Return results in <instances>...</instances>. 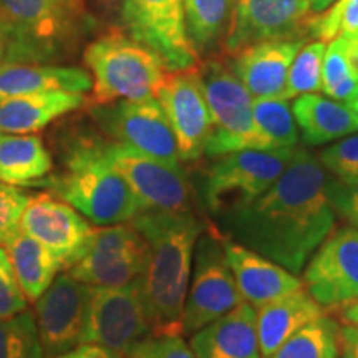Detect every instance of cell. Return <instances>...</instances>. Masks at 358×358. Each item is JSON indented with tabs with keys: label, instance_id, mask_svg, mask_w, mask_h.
<instances>
[{
	"label": "cell",
	"instance_id": "6da1fadb",
	"mask_svg": "<svg viewBox=\"0 0 358 358\" xmlns=\"http://www.w3.org/2000/svg\"><path fill=\"white\" fill-rule=\"evenodd\" d=\"M329 171L303 148L261 198L229 216L239 244L295 275L329 237L335 224Z\"/></svg>",
	"mask_w": 358,
	"mask_h": 358
},
{
	"label": "cell",
	"instance_id": "7a4b0ae2",
	"mask_svg": "<svg viewBox=\"0 0 358 358\" xmlns=\"http://www.w3.org/2000/svg\"><path fill=\"white\" fill-rule=\"evenodd\" d=\"M133 226L148 249L140 290L153 337L185 334L182 312L203 226L191 213L158 211L141 213Z\"/></svg>",
	"mask_w": 358,
	"mask_h": 358
},
{
	"label": "cell",
	"instance_id": "3957f363",
	"mask_svg": "<svg viewBox=\"0 0 358 358\" xmlns=\"http://www.w3.org/2000/svg\"><path fill=\"white\" fill-rule=\"evenodd\" d=\"M40 186L96 226L129 222L143 213L131 187L103 156L101 141L75 145L65 159V171L48 174Z\"/></svg>",
	"mask_w": 358,
	"mask_h": 358
},
{
	"label": "cell",
	"instance_id": "277c9868",
	"mask_svg": "<svg viewBox=\"0 0 358 358\" xmlns=\"http://www.w3.org/2000/svg\"><path fill=\"white\" fill-rule=\"evenodd\" d=\"M85 64L92 71L95 105L156 96L169 75L155 52L122 34L103 35L90 43Z\"/></svg>",
	"mask_w": 358,
	"mask_h": 358
},
{
	"label": "cell",
	"instance_id": "5b68a950",
	"mask_svg": "<svg viewBox=\"0 0 358 358\" xmlns=\"http://www.w3.org/2000/svg\"><path fill=\"white\" fill-rule=\"evenodd\" d=\"M292 150H241L216 156L204 181V199L216 214H234L254 203L282 176Z\"/></svg>",
	"mask_w": 358,
	"mask_h": 358
},
{
	"label": "cell",
	"instance_id": "8992f818",
	"mask_svg": "<svg viewBox=\"0 0 358 358\" xmlns=\"http://www.w3.org/2000/svg\"><path fill=\"white\" fill-rule=\"evenodd\" d=\"M151 337L140 280L123 287L92 289L82 343H95L131 358Z\"/></svg>",
	"mask_w": 358,
	"mask_h": 358
},
{
	"label": "cell",
	"instance_id": "52a82bcc",
	"mask_svg": "<svg viewBox=\"0 0 358 358\" xmlns=\"http://www.w3.org/2000/svg\"><path fill=\"white\" fill-rule=\"evenodd\" d=\"M73 6L75 0H0V29L8 45L6 64L52 57L65 37Z\"/></svg>",
	"mask_w": 358,
	"mask_h": 358
},
{
	"label": "cell",
	"instance_id": "ba28073f",
	"mask_svg": "<svg viewBox=\"0 0 358 358\" xmlns=\"http://www.w3.org/2000/svg\"><path fill=\"white\" fill-rule=\"evenodd\" d=\"M146 254L145 239L133 224L93 227L83 256L66 272L92 287H123L141 279Z\"/></svg>",
	"mask_w": 358,
	"mask_h": 358
},
{
	"label": "cell",
	"instance_id": "9c48e42d",
	"mask_svg": "<svg viewBox=\"0 0 358 358\" xmlns=\"http://www.w3.org/2000/svg\"><path fill=\"white\" fill-rule=\"evenodd\" d=\"M122 19L131 38L155 52L169 73L198 66L182 0H122Z\"/></svg>",
	"mask_w": 358,
	"mask_h": 358
},
{
	"label": "cell",
	"instance_id": "30bf717a",
	"mask_svg": "<svg viewBox=\"0 0 358 358\" xmlns=\"http://www.w3.org/2000/svg\"><path fill=\"white\" fill-rule=\"evenodd\" d=\"M199 75L213 118V133L206 155L216 158L245 150L252 131L254 98L229 65L211 60L203 65Z\"/></svg>",
	"mask_w": 358,
	"mask_h": 358
},
{
	"label": "cell",
	"instance_id": "8fae6325",
	"mask_svg": "<svg viewBox=\"0 0 358 358\" xmlns=\"http://www.w3.org/2000/svg\"><path fill=\"white\" fill-rule=\"evenodd\" d=\"M191 285L187 289L182 327L194 334L244 302L232 275L222 243L216 237L198 239L192 261Z\"/></svg>",
	"mask_w": 358,
	"mask_h": 358
},
{
	"label": "cell",
	"instance_id": "7c38bea8",
	"mask_svg": "<svg viewBox=\"0 0 358 358\" xmlns=\"http://www.w3.org/2000/svg\"><path fill=\"white\" fill-rule=\"evenodd\" d=\"M315 15L308 0H234L224 47L234 55L271 40H308Z\"/></svg>",
	"mask_w": 358,
	"mask_h": 358
},
{
	"label": "cell",
	"instance_id": "4fadbf2b",
	"mask_svg": "<svg viewBox=\"0 0 358 358\" xmlns=\"http://www.w3.org/2000/svg\"><path fill=\"white\" fill-rule=\"evenodd\" d=\"M93 115L115 143L179 166L176 136L156 96L98 105Z\"/></svg>",
	"mask_w": 358,
	"mask_h": 358
},
{
	"label": "cell",
	"instance_id": "5bb4252c",
	"mask_svg": "<svg viewBox=\"0 0 358 358\" xmlns=\"http://www.w3.org/2000/svg\"><path fill=\"white\" fill-rule=\"evenodd\" d=\"M101 151L131 187L143 213H189V189L181 166L163 163L115 141H101Z\"/></svg>",
	"mask_w": 358,
	"mask_h": 358
},
{
	"label": "cell",
	"instance_id": "9a60e30c",
	"mask_svg": "<svg viewBox=\"0 0 358 358\" xmlns=\"http://www.w3.org/2000/svg\"><path fill=\"white\" fill-rule=\"evenodd\" d=\"M303 287L322 307H347L358 301V229L342 227L308 259Z\"/></svg>",
	"mask_w": 358,
	"mask_h": 358
},
{
	"label": "cell",
	"instance_id": "2e32d148",
	"mask_svg": "<svg viewBox=\"0 0 358 358\" xmlns=\"http://www.w3.org/2000/svg\"><path fill=\"white\" fill-rule=\"evenodd\" d=\"M156 98L171 123L179 158L182 161L201 158L211 138L213 118L198 66L169 73Z\"/></svg>",
	"mask_w": 358,
	"mask_h": 358
},
{
	"label": "cell",
	"instance_id": "e0dca14e",
	"mask_svg": "<svg viewBox=\"0 0 358 358\" xmlns=\"http://www.w3.org/2000/svg\"><path fill=\"white\" fill-rule=\"evenodd\" d=\"M92 289V285L65 272L57 275L50 287L35 302L38 335L43 352L50 358L82 345Z\"/></svg>",
	"mask_w": 358,
	"mask_h": 358
},
{
	"label": "cell",
	"instance_id": "ac0fdd59",
	"mask_svg": "<svg viewBox=\"0 0 358 358\" xmlns=\"http://www.w3.org/2000/svg\"><path fill=\"white\" fill-rule=\"evenodd\" d=\"M20 229L50 250L62 271H69L78 262L93 232L87 217L53 194H38L29 199Z\"/></svg>",
	"mask_w": 358,
	"mask_h": 358
},
{
	"label": "cell",
	"instance_id": "d6986e66",
	"mask_svg": "<svg viewBox=\"0 0 358 358\" xmlns=\"http://www.w3.org/2000/svg\"><path fill=\"white\" fill-rule=\"evenodd\" d=\"M307 38L271 40L234 53L229 65L254 100L280 98L295 55Z\"/></svg>",
	"mask_w": 358,
	"mask_h": 358
},
{
	"label": "cell",
	"instance_id": "ffe728a7",
	"mask_svg": "<svg viewBox=\"0 0 358 358\" xmlns=\"http://www.w3.org/2000/svg\"><path fill=\"white\" fill-rule=\"evenodd\" d=\"M224 254L244 302L254 308L303 287L299 275L239 243L222 241Z\"/></svg>",
	"mask_w": 358,
	"mask_h": 358
},
{
	"label": "cell",
	"instance_id": "44dd1931",
	"mask_svg": "<svg viewBox=\"0 0 358 358\" xmlns=\"http://www.w3.org/2000/svg\"><path fill=\"white\" fill-rule=\"evenodd\" d=\"M189 347L196 358H262L256 308L243 302L194 332Z\"/></svg>",
	"mask_w": 358,
	"mask_h": 358
},
{
	"label": "cell",
	"instance_id": "7402d4cb",
	"mask_svg": "<svg viewBox=\"0 0 358 358\" xmlns=\"http://www.w3.org/2000/svg\"><path fill=\"white\" fill-rule=\"evenodd\" d=\"M324 315H327V308L322 307L306 287L257 307L256 327L262 357L274 353L299 330Z\"/></svg>",
	"mask_w": 358,
	"mask_h": 358
},
{
	"label": "cell",
	"instance_id": "603a6c76",
	"mask_svg": "<svg viewBox=\"0 0 358 358\" xmlns=\"http://www.w3.org/2000/svg\"><path fill=\"white\" fill-rule=\"evenodd\" d=\"M292 111L306 145H325L358 131V98L334 100L312 93L295 98Z\"/></svg>",
	"mask_w": 358,
	"mask_h": 358
},
{
	"label": "cell",
	"instance_id": "cb8c5ba5",
	"mask_svg": "<svg viewBox=\"0 0 358 358\" xmlns=\"http://www.w3.org/2000/svg\"><path fill=\"white\" fill-rule=\"evenodd\" d=\"M92 75L77 66L40 64H0V101L35 93H85L92 90Z\"/></svg>",
	"mask_w": 358,
	"mask_h": 358
},
{
	"label": "cell",
	"instance_id": "d4e9b609",
	"mask_svg": "<svg viewBox=\"0 0 358 358\" xmlns=\"http://www.w3.org/2000/svg\"><path fill=\"white\" fill-rule=\"evenodd\" d=\"M80 93H35L0 101V131L6 134H34L70 111L82 108Z\"/></svg>",
	"mask_w": 358,
	"mask_h": 358
},
{
	"label": "cell",
	"instance_id": "484cf974",
	"mask_svg": "<svg viewBox=\"0 0 358 358\" xmlns=\"http://www.w3.org/2000/svg\"><path fill=\"white\" fill-rule=\"evenodd\" d=\"M52 171V156L37 134H0V181L38 186Z\"/></svg>",
	"mask_w": 358,
	"mask_h": 358
},
{
	"label": "cell",
	"instance_id": "4316f807",
	"mask_svg": "<svg viewBox=\"0 0 358 358\" xmlns=\"http://www.w3.org/2000/svg\"><path fill=\"white\" fill-rule=\"evenodd\" d=\"M3 248L25 297L37 302L57 279L58 272H62L57 257L22 229Z\"/></svg>",
	"mask_w": 358,
	"mask_h": 358
},
{
	"label": "cell",
	"instance_id": "83f0119b",
	"mask_svg": "<svg viewBox=\"0 0 358 358\" xmlns=\"http://www.w3.org/2000/svg\"><path fill=\"white\" fill-rule=\"evenodd\" d=\"M299 127L292 106L282 98L254 100L252 131L245 150H292L299 143Z\"/></svg>",
	"mask_w": 358,
	"mask_h": 358
},
{
	"label": "cell",
	"instance_id": "f1b7e54d",
	"mask_svg": "<svg viewBox=\"0 0 358 358\" xmlns=\"http://www.w3.org/2000/svg\"><path fill=\"white\" fill-rule=\"evenodd\" d=\"M232 3L234 0H182L187 37L198 57L224 38Z\"/></svg>",
	"mask_w": 358,
	"mask_h": 358
},
{
	"label": "cell",
	"instance_id": "f546056e",
	"mask_svg": "<svg viewBox=\"0 0 358 358\" xmlns=\"http://www.w3.org/2000/svg\"><path fill=\"white\" fill-rule=\"evenodd\" d=\"M338 329L329 315L320 317L266 358H338Z\"/></svg>",
	"mask_w": 358,
	"mask_h": 358
},
{
	"label": "cell",
	"instance_id": "4dcf8cb0",
	"mask_svg": "<svg viewBox=\"0 0 358 358\" xmlns=\"http://www.w3.org/2000/svg\"><path fill=\"white\" fill-rule=\"evenodd\" d=\"M322 92L334 100H357L358 73L353 69L343 37L327 42L322 70Z\"/></svg>",
	"mask_w": 358,
	"mask_h": 358
},
{
	"label": "cell",
	"instance_id": "1f68e13d",
	"mask_svg": "<svg viewBox=\"0 0 358 358\" xmlns=\"http://www.w3.org/2000/svg\"><path fill=\"white\" fill-rule=\"evenodd\" d=\"M327 42L313 40L306 43L295 55L290 65L287 83L282 93V100H295L302 95L322 92V70H324V55Z\"/></svg>",
	"mask_w": 358,
	"mask_h": 358
},
{
	"label": "cell",
	"instance_id": "d6a6232c",
	"mask_svg": "<svg viewBox=\"0 0 358 358\" xmlns=\"http://www.w3.org/2000/svg\"><path fill=\"white\" fill-rule=\"evenodd\" d=\"M0 358H43L42 340L32 312L0 319Z\"/></svg>",
	"mask_w": 358,
	"mask_h": 358
},
{
	"label": "cell",
	"instance_id": "836d02e7",
	"mask_svg": "<svg viewBox=\"0 0 358 358\" xmlns=\"http://www.w3.org/2000/svg\"><path fill=\"white\" fill-rule=\"evenodd\" d=\"M355 35H358V0H335L325 12L315 15L308 30V37L322 42Z\"/></svg>",
	"mask_w": 358,
	"mask_h": 358
},
{
	"label": "cell",
	"instance_id": "e575fe53",
	"mask_svg": "<svg viewBox=\"0 0 358 358\" xmlns=\"http://www.w3.org/2000/svg\"><path fill=\"white\" fill-rule=\"evenodd\" d=\"M320 163L340 182L358 181V133L342 138L335 145L325 148L320 155Z\"/></svg>",
	"mask_w": 358,
	"mask_h": 358
},
{
	"label": "cell",
	"instance_id": "d590c367",
	"mask_svg": "<svg viewBox=\"0 0 358 358\" xmlns=\"http://www.w3.org/2000/svg\"><path fill=\"white\" fill-rule=\"evenodd\" d=\"M29 199L19 187L0 181V248L20 231L22 214Z\"/></svg>",
	"mask_w": 358,
	"mask_h": 358
},
{
	"label": "cell",
	"instance_id": "8d00e7d4",
	"mask_svg": "<svg viewBox=\"0 0 358 358\" xmlns=\"http://www.w3.org/2000/svg\"><path fill=\"white\" fill-rule=\"evenodd\" d=\"M27 310V297L22 290L6 248H0V319Z\"/></svg>",
	"mask_w": 358,
	"mask_h": 358
},
{
	"label": "cell",
	"instance_id": "74e56055",
	"mask_svg": "<svg viewBox=\"0 0 358 358\" xmlns=\"http://www.w3.org/2000/svg\"><path fill=\"white\" fill-rule=\"evenodd\" d=\"M131 358H196L181 335L148 338Z\"/></svg>",
	"mask_w": 358,
	"mask_h": 358
},
{
	"label": "cell",
	"instance_id": "f35d334b",
	"mask_svg": "<svg viewBox=\"0 0 358 358\" xmlns=\"http://www.w3.org/2000/svg\"><path fill=\"white\" fill-rule=\"evenodd\" d=\"M330 199L335 213H338L352 227L358 229V181L347 185L337 179H330Z\"/></svg>",
	"mask_w": 358,
	"mask_h": 358
},
{
	"label": "cell",
	"instance_id": "ab89813d",
	"mask_svg": "<svg viewBox=\"0 0 358 358\" xmlns=\"http://www.w3.org/2000/svg\"><path fill=\"white\" fill-rule=\"evenodd\" d=\"M53 358H123L118 353L105 348L101 345H95V343H82L73 350L62 353V355Z\"/></svg>",
	"mask_w": 358,
	"mask_h": 358
},
{
	"label": "cell",
	"instance_id": "60d3db41",
	"mask_svg": "<svg viewBox=\"0 0 358 358\" xmlns=\"http://www.w3.org/2000/svg\"><path fill=\"white\" fill-rule=\"evenodd\" d=\"M338 345L342 358H358V327L348 324L340 327Z\"/></svg>",
	"mask_w": 358,
	"mask_h": 358
},
{
	"label": "cell",
	"instance_id": "b9f144b4",
	"mask_svg": "<svg viewBox=\"0 0 358 358\" xmlns=\"http://www.w3.org/2000/svg\"><path fill=\"white\" fill-rule=\"evenodd\" d=\"M342 320L345 322V324H348V325L358 327V301L350 303V306L343 307Z\"/></svg>",
	"mask_w": 358,
	"mask_h": 358
},
{
	"label": "cell",
	"instance_id": "7bdbcfd3",
	"mask_svg": "<svg viewBox=\"0 0 358 358\" xmlns=\"http://www.w3.org/2000/svg\"><path fill=\"white\" fill-rule=\"evenodd\" d=\"M345 40L348 45V55H350L352 65L358 73V35H355V37H350V38H345Z\"/></svg>",
	"mask_w": 358,
	"mask_h": 358
},
{
	"label": "cell",
	"instance_id": "ee69618b",
	"mask_svg": "<svg viewBox=\"0 0 358 358\" xmlns=\"http://www.w3.org/2000/svg\"><path fill=\"white\" fill-rule=\"evenodd\" d=\"M334 2H335V0H308V3H310L313 13H317V15H319V13H322V12H325L327 8L332 6Z\"/></svg>",
	"mask_w": 358,
	"mask_h": 358
},
{
	"label": "cell",
	"instance_id": "f6af8a7d",
	"mask_svg": "<svg viewBox=\"0 0 358 358\" xmlns=\"http://www.w3.org/2000/svg\"><path fill=\"white\" fill-rule=\"evenodd\" d=\"M7 55H8L7 38H6V35H3L2 29H0V64H6Z\"/></svg>",
	"mask_w": 358,
	"mask_h": 358
}]
</instances>
